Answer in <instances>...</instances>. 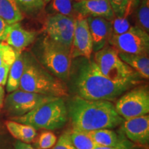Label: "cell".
<instances>
[{
	"instance_id": "ac0fdd59",
	"label": "cell",
	"mask_w": 149,
	"mask_h": 149,
	"mask_svg": "<svg viewBox=\"0 0 149 149\" xmlns=\"http://www.w3.org/2000/svg\"><path fill=\"white\" fill-rule=\"evenodd\" d=\"M6 126L15 138L22 142L30 144L33 142L37 137V130L26 124L9 120L6 122Z\"/></svg>"
},
{
	"instance_id": "8fae6325",
	"label": "cell",
	"mask_w": 149,
	"mask_h": 149,
	"mask_svg": "<svg viewBox=\"0 0 149 149\" xmlns=\"http://www.w3.org/2000/svg\"><path fill=\"white\" fill-rule=\"evenodd\" d=\"M93 41L86 18L79 16L74 20V29L70 55L72 59L84 57L91 59L93 53Z\"/></svg>"
},
{
	"instance_id": "5bb4252c",
	"label": "cell",
	"mask_w": 149,
	"mask_h": 149,
	"mask_svg": "<svg viewBox=\"0 0 149 149\" xmlns=\"http://www.w3.org/2000/svg\"><path fill=\"white\" fill-rule=\"evenodd\" d=\"M74 6L78 15L84 17H98L111 22L115 17L109 0H80L75 1Z\"/></svg>"
},
{
	"instance_id": "3957f363",
	"label": "cell",
	"mask_w": 149,
	"mask_h": 149,
	"mask_svg": "<svg viewBox=\"0 0 149 149\" xmlns=\"http://www.w3.org/2000/svg\"><path fill=\"white\" fill-rule=\"evenodd\" d=\"M19 89L55 97L64 98L68 95L66 83L54 76L26 54Z\"/></svg>"
},
{
	"instance_id": "5b68a950",
	"label": "cell",
	"mask_w": 149,
	"mask_h": 149,
	"mask_svg": "<svg viewBox=\"0 0 149 149\" xmlns=\"http://www.w3.org/2000/svg\"><path fill=\"white\" fill-rule=\"evenodd\" d=\"M93 60L102 73L117 84L131 87L140 77L135 70L120 59L116 48L109 44L95 53Z\"/></svg>"
},
{
	"instance_id": "1f68e13d",
	"label": "cell",
	"mask_w": 149,
	"mask_h": 149,
	"mask_svg": "<svg viewBox=\"0 0 149 149\" xmlns=\"http://www.w3.org/2000/svg\"><path fill=\"white\" fill-rule=\"evenodd\" d=\"M15 149H38L35 148L31 144H27V143L22 142V141H17L15 145Z\"/></svg>"
},
{
	"instance_id": "7402d4cb",
	"label": "cell",
	"mask_w": 149,
	"mask_h": 149,
	"mask_svg": "<svg viewBox=\"0 0 149 149\" xmlns=\"http://www.w3.org/2000/svg\"><path fill=\"white\" fill-rule=\"evenodd\" d=\"M70 137L76 149H94L95 144L88 132L75 128L69 130Z\"/></svg>"
},
{
	"instance_id": "4dcf8cb0",
	"label": "cell",
	"mask_w": 149,
	"mask_h": 149,
	"mask_svg": "<svg viewBox=\"0 0 149 149\" xmlns=\"http://www.w3.org/2000/svg\"><path fill=\"white\" fill-rule=\"evenodd\" d=\"M10 66V65L7 64L0 66V86H3L6 84Z\"/></svg>"
},
{
	"instance_id": "484cf974",
	"label": "cell",
	"mask_w": 149,
	"mask_h": 149,
	"mask_svg": "<svg viewBox=\"0 0 149 149\" xmlns=\"http://www.w3.org/2000/svg\"><path fill=\"white\" fill-rule=\"evenodd\" d=\"M19 54L3 41L0 42V66L4 64L11 66Z\"/></svg>"
},
{
	"instance_id": "cb8c5ba5",
	"label": "cell",
	"mask_w": 149,
	"mask_h": 149,
	"mask_svg": "<svg viewBox=\"0 0 149 149\" xmlns=\"http://www.w3.org/2000/svg\"><path fill=\"white\" fill-rule=\"evenodd\" d=\"M135 26L149 33V0H140L137 8Z\"/></svg>"
},
{
	"instance_id": "f1b7e54d",
	"label": "cell",
	"mask_w": 149,
	"mask_h": 149,
	"mask_svg": "<svg viewBox=\"0 0 149 149\" xmlns=\"http://www.w3.org/2000/svg\"><path fill=\"white\" fill-rule=\"evenodd\" d=\"M51 149H76L70 139L69 130L63 133Z\"/></svg>"
},
{
	"instance_id": "7a4b0ae2",
	"label": "cell",
	"mask_w": 149,
	"mask_h": 149,
	"mask_svg": "<svg viewBox=\"0 0 149 149\" xmlns=\"http://www.w3.org/2000/svg\"><path fill=\"white\" fill-rule=\"evenodd\" d=\"M66 106L72 128L82 131L112 129L124 120L117 113L115 104L107 100H89L74 95Z\"/></svg>"
},
{
	"instance_id": "ffe728a7",
	"label": "cell",
	"mask_w": 149,
	"mask_h": 149,
	"mask_svg": "<svg viewBox=\"0 0 149 149\" xmlns=\"http://www.w3.org/2000/svg\"><path fill=\"white\" fill-rule=\"evenodd\" d=\"M0 18L10 25L21 22L24 15L15 0H0Z\"/></svg>"
},
{
	"instance_id": "9c48e42d",
	"label": "cell",
	"mask_w": 149,
	"mask_h": 149,
	"mask_svg": "<svg viewBox=\"0 0 149 149\" xmlns=\"http://www.w3.org/2000/svg\"><path fill=\"white\" fill-rule=\"evenodd\" d=\"M109 44L120 53L148 55L149 34L134 26L120 35H111Z\"/></svg>"
},
{
	"instance_id": "52a82bcc",
	"label": "cell",
	"mask_w": 149,
	"mask_h": 149,
	"mask_svg": "<svg viewBox=\"0 0 149 149\" xmlns=\"http://www.w3.org/2000/svg\"><path fill=\"white\" fill-rule=\"evenodd\" d=\"M115 108L124 120L144 116L149 113V91L148 86L135 88L117 99Z\"/></svg>"
},
{
	"instance_id": "e575fe53",
	"label": "cell",
	"mask_w": 149,
	"mask_h": 149,
	"mask_svg": "<svg viewBox=\"0 0 149 149\" xmlns=\"http://www.w3.org/2000/svg\"><path fill=\"white\" fill-rule=\"evenodd\" d=\"M5 36H6V34L3 35H0V42H1L2 41H3V40H4L5 38Z\"/></svg>"
},
{
	"instance_id": "ba28073f",
	"label": "cell",
	"mask_w": 149,
	"mask_h": 149,
	"mask_svg": "<svg viewBox=\"0 0 149 149\" xmlns=\"http://www.w3.org/2000/svg\"><path fill=\"white\" fill-rule=\"evenodd\" d=\"M55 97L44 95L17 89L10 93L4 99L5 110L11 117H20L29 113L35 108L52 100Z\"/></svg>"
},
{
	"instance_id": "d590c367",
	"label": "cell",
	"mask_w": 149,
	"mask_h": 149,
	"mask_svg": "<svg viewBox=\"0 0 149 149\" xmlns=\"http://www.w3.org/2000/svg\"><path fill=\"white\" fill-rule=\"evenodd\" d=\"M44 2H45L46 5H47L48 3L50 2V1H51V0H44Z\"/></svg>"
},
{
	"instance_id": "6da1fadb",
	"label": "cell",
	"mask_w": 149,
	"mask_h": 149,
	"mask_svg": "<svg viewBox=\"0 0 149 149\" xmlns=\"http://www.w3.org/2000/svg\"><path fill=\"white\" fill-rule=\"evenodd\" d=\"M75 95L89 100L113 101L130 87L117 84L107 78L93 59L81 57L71 64L69 79Z\"/></svg>"
},
{
	"instance_id": "277c9868",
	"label": "cell",
	"mask_w": 149,
	"mask_h": 149,
	"mask_svg": "<svg viewBox=\"0 0 149 149\" xmlns=\"http://www.w3.org/2000/svg\"><path fill=\"white\" fill-rule=\"evenodd\" d=\"M11 120L31 126L36 130H55L66 125L68 117L64 98L58 97L22 116L11 117Z\"/></svg>"
},
{
	"instance_id": "4fadbf2b",
	"label": "cell",
	"mask_w": 149,
	"mask_h": 149,
	"mask_svg": "<svg viewBox=\"0 0 149 149\" xmlns=\"http://www.w3.org/2000/svg\"><path fill=\"white\" fill-rule=\"evenodd\" d=\"M86 18L92 37L93 51L96 53L109 44L112 33L111 22L98 17Z\"/></svg>"
},
{
	"instance_id": "d6a6232c",
	"label": "cell",
	"mask_w": 149,
	"mask_h": 149,
	"mask_svg": "<svg viewBox=\"0 0 149 149\" xmlns=\"http://www.w3.org/2000/svg\"><path fill=\"white\" fill-rule=\"evenodd\" d=\"M8 26V24L3 21L1 18H0V35H3L6 34L7 28Z\"/></svg>"
},
{
	"instance_id": "9a60e30c",
	"label": "cell",
	"mask_w": 149,
	"mask_h": 149,
	"mask_svg": "<svg viewBox=\"0 0 149 149\" xmlns=\"http://www.w3.org/2000/svg\"><path fill=\"white\" fill-rule=\"evenodd\" d=\"M36 37V32L23 29L18 22L8 25L3 42L11 46L18 53H21L24 49L34 42Z\"/></svg>"
},
{
	"instance_id": "603a6c76",
	"label": "cell",
	"mask_w": 149,
	"mask_h": 149,
	"mask_svg": "<svg viewBox=\"0 0 149 149\" xmlns=\"http://www.w3.org/2000/svg\"><path fill=\"white\" fill-rule=\"evenodd\" d=\"M22 13L37 15L41 13L46 6L44 0H15Z\"/></svg>"
},
{
	"instance_id": "30bf717a",
	"label": "cell",
	"mask_w": 149,
	"mask_h": 149,
	"mask_svg": "<svg viewBox=\"0 0 149 149\" xmlns=\"http://www.w3.org/2000/svg\"><path fill=\"white\" fill-rule=\"evenodd\" d=\"M75 19L60 14L50 15L45 20L44 31L50 39L70 48Z\"/></svg>"
},
{
	"instance_id": "d6986e66",
	"label": "cell",
	"mask_w": 149,
	"mask_h": 149,
	"mask_svg": "<svg viewBox=\"0 0 149 149\" xmlns=\"http://www.w3.org/2000/svg\"><path fill=\"white\" fill-rule=\"evenodd\" d=\"M26 61V54L20 53L11 65L6 82V91L8 93L17 90L23 74Z\"/></svg>"
},
{
	"instance_id": "7c38bea8",
	"label": "cell",
	"mask_w": 149,
	"mask_h": 149,
	"mask_svg": "<svg viewBox=\"0 0 149 149\" xmlns=\"http://www.w3.org/2000/svg\"><path fill=\"white\" fill-rule=\"evenodd\" d=\"M122 133L131 141L139 145H147L149 141V116L126 119L121 124Z\"/></svg>"
},
{
	"instance_id": "e0dca14e",
	"label": "cell",
	"mask_w": 149,
	"mask_h": 149,
	"mask_svg": "<svg viewBox=\"0 0 149 149\" xmlns=\"http://www.w3.org/2000/svg\"><path fill=\"white\" fill-rule=\"evenodd\" d=\"M120 59L137 72L141 78L149 77V58L148 55H137L119 52Z\"/></svg>"
},
{
	"instance_id": "8d00e7d4",
	"label": "cell",
	"mask_w": 149,
	"mask_h": 149,
	"mask_svg": "<svg viewBox=\"0 0 149 149\" xmlns=\"http://www.w3.org/2000/svg\"><path fill=\"white\" fill-rule=\"evenodd\" d=\"M76 1H80V0H76Z\"/></svg>"
},
{
	"instance_id": "4316f807",
	"label": "cell",
	"mask_w": 149,
	"mask_h": 149,
	"mask_svg": "<svg viewBox=\"0 0 149 149\" xmlns=\"http://www.w3.org/2000/svg\"><path fill=\"white\" fill-rule=\"evenodd\" d=\"M128 17H115L114 19L111 21L112 24V33L111 35H120L124 34L129 31L132 27L131 22Z\"/></svg>"
},
{
	"instance_id": "f546056e",
	"label": "cell",
	"mask_w": 149,
	"mask_h": 149,
	"mask_svg": "<svg viewBox=\"0 0 149 149\" xmlns=\"http://www.w3.org/2000/svg\"><path fill=\"white\" fill-rule=\"evenodd\" d=\"M94 149H135V146L130 140H127L125 142L122 143L115 146H101L95 145Z\"/></svg>"
},
{
	"instance_id": "836d02e7",
	"label": "cell",
	"mask_w": 149,
	"mask_h": 149,
	"mask_svg": "<svg viewBox=\"0 0 149 149\" xmlns=\"http://www.w3.org/2000/svg\"><path fill=\"white\" fill-rule=\"evenodd\" d=\"M5 99V91L2 86H0V110L3 107Z\"/></svg>"
},
{
	"instance_id": "2e32d148",
	"label": "cell",
	"mask_w": 149,
	"mask_h": 149,
	"mask_svg": "<svg viewBox=\"0 0 149 149\" xmlns=\"http://www.w3.org/2000/svg\"><path fill=\"white\" fill-rule=\"evenodd\" d=\"M95 144L101 146H115L129 140L122 133H117L109 128L88 132Z\"/></svg>"
},
{
	"instance_id": "8992f818",
	"label": "cell",
	"mask_w": 149,
	"mask_h": 149,
	"mask_svg": "<svg viewBox=\"0 0 149 149\" xmlns=\"http://www.w3.org/2000/svg\"><path fill=\"white\" fill-rule=\"evenodd\" d=\"M41 49L40 61L43 66L56 77L68 82L72 60L70 48L46 36Z\"/></svg>"
},
{
	"instance_id": "44dd1931",
	"label": "cell",
	"mask_w": 149,
	"mask_h": 149,
	"mask_svg": "<svg viewBox=\"0 0 149 149\" xmlns=\"http://www.w3.org/2000/svg\"><path fill=\"white\" fill-rule=\"evenodd\" d=\"M76 0H51L48 3V10L51 15L60 14L76 19L79 15L74 9Z\"/></svg>"
},
{
	"instance_id": "d4e9b609",
	"label": "cell",
	"mask_w": 149,
	"mask_h": 149,
	"mask_svg": "<svg viewBox=\"0 0 149 149\" xmlns=\"http://www.w3.org/2000/svg\"><path fill=\"white\" fill-rule=\"evenodd\" d=\"M115 17L130 16L135 0H109Z\"/></svg>"
},
{
	"instance_id": "83f0119b",
	"label": "cell",
	"mask_w": 149,
	"mask_h": 149,
	"mask_svg": "<svg viewBox=\"0 0 149 149\" xmlns=\"http://www.w3.org/2000/svg\"><path fill=\"white\" fill-rule=\"evenodd\" d=\"M57 136L50 130H44L42 132L37 138L36 142L38 149H51L57 142Z\"/></svg>"
}]
</instances>
